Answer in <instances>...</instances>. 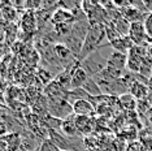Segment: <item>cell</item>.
Returning <instances> with one entry per match:
<instances>
[{
	"instance_id": "16",
	"label": "cell",
	"mask_w": 152,
	"mask_h": 151,
	"mask_svg": "<svg viewBox=\"0 0 152 151\" xmlns=\"http://www.w3.org/2000/svg\"><path fill=\"white\" fill-rule=\"evenodd\" d=\"M5 30V42L7 43H12L13 40L16 39L17 34H18V27H17V25H15V23H8L7 25V27H4Z\"/></svg>"
},
{
	"instance_id": "9",
	"label": "cell",
	"mask_w": 152,
	"mask_h": 151,
	"mask_svg": "<svg viewBox=\"0 0 152 151\" xmlns=\"http://www.w3.org/2000/svg\"><path fill=\"white\" fill-rule=\"evenodd\" d=\"M110 47H112L113 51H117V52H121V54H125L127 55L129 54V51L133 48L135 44L133 43V40L130 39V37H120L118 39L113 40L112 43H109Z\"/></svg>"
},
{
	"instance_id": "1",
	"label": "cell",
	"mask_w": 152,
	"mask_h": 151,
	"mask_svg": "<svg viewBox=\"0 0 152 151\" xmlns=\"http://www.w3.org/2000/svg\"><path fill=\"white\" fill-rule=\"evenodd\" d=\"M48 115L53 116L56 119L65 120L70 117L73 113V107L68 100H58L48 103Z\"/></svg>"
},
{
	"instance_id": "19",
	"label": "cell",
	"mask_w": 152,
	"mask_h": 151,
	"mask_svg": "<svg viewBox=\"0 0 152 151\" xmlns=\"http://www.w3.org/2000/svg\"><path fill=\"white\" fill-rule=\"evenodd\" d=\"M7 132H8V128H7V124L4 121H0V137H4L7 134Z\"/></svg>"
},
{
	"instance_id": "11",
	"label": "cell",
	"mask_w": 152,
	"mask_h": 151,
	"mask_svg": "<svg viewBox=\"0 0 152 151\" xmlns=\"http://www.w3.org/2000/svg\"><path fill=\"white\" fill-rule=\"evenodd\" d=\"M74 121L77 125V129L81 134H90V132L92 130V122L91 119L88 116H75L74 115Z\"/></svg>"
},
{
	"instance_id": "7",
	"label": "cell",
	"mask_w": 152,
	"mask_h": 151,
	"mask_svg": "<svg viewBox=\"0 0 152 151\" xmlns=\"http://www.w3.org/2000/svg\"><path fill=\"white\" fill-rule=\"evenodd\" d=\"M126 64H127V55L117 52V51L112 50V54L109 55L107 67L112 68V69H115V70L124 72L125 70V68H126Z\"/></svg>"
},
{
	"instance_id": "10",
	"label": "cell",
	"mask_w": 152,
	"mask_h": 151,
	"mask_svg": "<svg viewBox=\"0 0 152 151\" xmlns=\"http://www.w3.org/2000/svg\"><path fill=\"white\" fill-rule=\"evenodd\" d=\"M129 94H131L137 100H143V99L147 98L148 94V87L147 84H142L140 81L135 80L133 84L130 85L129 87Z\"/></svg>"
},
{
	"instance_id": "2",
	"label": "cell",
	"mask_w": 152,
	"mask_h": 151,
	"mask_svg": "<svg viewBox=\"0 0 152 151\" xmlns=\"http://www.w3.org/2000/svg\"><path fill=\"white\" fill-rule=\"evenodd\" d=\"M129 37L130 39L133 40V43L135 46H143L147 47V44L151 42L150 38L147 35L146 27H144V23L142 21L138 22H131L130 25V32H129Z\"/></svg>"
},
{
	"instance_id": "12",
	"label": "cell",
	"mask_w": 152,
	"mask_h": 151,
	"mask_svg": "<svg viewBox=\"0 0 152 151\" xmlns=\"http://www.w3.org/2000/svg\"><path fill=\"white\" fill-rule=\"evenodd\" d=\"M112 22L115 23L117 32H118V34H120L121 37H127V35H129L131 22H130V21H127L125 17H122V16L120 15L118 17H117V18L113 20Z\"/></svg>"
},
{
	"instance_id": "5",
	"label": "cell",
	"mask_w": 152,
	"mask_h": 151,
	"mask_svg": "<svg viewBox=\"0 0 152 151\" xmlns=\"http://www.w3.org/2000/svg\"><path fill=\"white\" fill-rule=\"evenodd\" d=\"M90 78V76L87 74L83 68L81 67V63H78L73 67V70H72V80H70V90L73 89H81L83 87V85L86 84Z\"/></svg>"
},
{
	"instance_id": "8",
	"label": "cell",
	"mask_w": 152,
	"mask_h": 151,
	"mask_svg": "<svg viewBox=\"0 0 152 151\" xmlns=\"http://www.w3.org/2000/svg\"><path fill=\"white\" fill-rule=\"evenodd\" d=\"M63 134L66 137L69 139H75V138H79L81 133L78 132L77 129V125H75V121H74V115H72L70 117L63 120V124H61V130H60Z\"/></svg>"
},
{
	"instance_id": "20",
	"label": "cell",
	"mask_w": 152,
	"mask_h": 151,
	"mask_svg": "<svg viewBox=\"0 0 152 151\" xmlns=\"http://www.w3.org/2000/svg\"><path fill=\"white\" fill-rule=\"evenodd\" d=\"M3 42H5V30H4V27L0 26V43H3Z\"/></svg>"
},
{
	"instance_id": "13",
	"label": "cell",
	"mask_w": 152,
	"mask_h": 151,
	"mask_svg": "<svg viewBox=\"0 0 152 151\" xmlns=\"http://www.w3.org/2000/svg\"><path fill=\"white\" fill-rule=\"evenodd\" d=\"M83 90L87 92L91 98H96V97H100V95H103L102 92V89L98 85V82H96L92 77H90L87 81H86V84L83 85Z\"/></svg>"
},
{
	"instance_id": "18",
	"label": "cell",
	"mask_w": 152,
	"mask_h": 151,
	"mask_svg": "<svg viewBox=\"0 0 152 151\" xmlns=\"http://www.w3.org/2000/svg\"><path fill=\"white\" fill-rule=\"evenodd\" d=\"M144 27H146V32H147V35L150 38V40L152 42V13H148L147 17L144 18Z\"/></svg>"
},
{
	"instance_id": "21",
	"label": "cell",
	"mask_w": 152,
	"mask_h": 151,
	"mask_svg": "<svg viewBox=\"0 0 152 151\" xmlns=\"http://www.w3.org/2000/svg\"><path fill=\"white\" fill-rule=\"evenodd\" d=\"M0 63H1V56H0Z\"/></svg>"
},
{
	"instance_id": "14",
	"label": "cell",
	"mask_w": 152,
	"mask_h": 151,
	"mask_svg": "<svg viewBox=\"0 0 152 151\" xmlns=\"http://www.w3.org/2000/svg\"><path fill=\"white\" fill-rule=\"evenodd\" d=\"M104 27H105V37H107V40H108V43H112L113 40L118 39L121 37L118 32H117L115 23L112 21H108L107 23H104Z\"/></svg>"
},
{
	"instance_id": "3",
	"label": "cell",
	"mask_w": 152,
	"mask_h": 151,
	"mask_svg": "<svg viewBox=\"0 0 152 151\" xmlns=\"http://www.w3.org/2000/svg\"><path fill=\"white\" fill-rule=\"evenodd\" d=\"M20 29L21 32L29 35H34L38 30V22L35 18V12L26 11L21 17V22H20Z\"/></svg>"
},
{
	"instance_id": "6",
	"label": "cell",
	"mask_w": 152,
	"mask_h": 151,
	"mask_svg": "<svg viewBox=\"0 0 152 151\" xmlns=\"http://www.w3.org/2000/svg\"><path fill=\"white\" fill-rule=\"evenodd\" d=\"M73 107V113L75 116H92L96 113V108L94 107L90 100L87 99H81V100H77L72 104Z\"/></svg>"
},
{
	"instance_id": "17",
	"label": "cell",
	"mask_w": 152,
	"mask_h": 151,
	"mask_svg": "<svg viewBox=\"0 0 152 151\" xmlns=\"http://www.w3.org/2000/svg\"><path fill=\"white\" fill-rule=\"evenodd\" d=\"M38 151H60L57 149L56 146L53 145L52 142H51L50 139H44L42 141V143H40V146L38 147Z\"/></svg>"
},
{
	"instance_id": "15",
	"label": "cell",
	"mask_w": 152,
	"mask_h": 151,
	"mask_svg": "<svg viewBox=\"0 0 152 151\" xmlns=\"http://www.w3.org/2000/svg\"><path fill=\"white\" fill-rule=\"evenodd\" d=\"M120 103L127 109H134L137 107V104H138V100L131 94L127 92V94H124V95H121L120 97Z\"/></svg>"
},
{
	"instance_id": "4",
	"label": "cell",
	"mask_w": 152,
	"mask_h": 151,
	"mask_svg": "<svg viewBox=\"0 0 152 151\" xmlns=\"http://www.w3.org/2000/svg\"><path fill=\"white\" fill-rule=\"evenodd\" d=\"M75 16L73 15V12L68 11V9L63 8H57L55 11L52 18H51V25L56 26V25H74Z\"/></svg>"
}]
</instances>
